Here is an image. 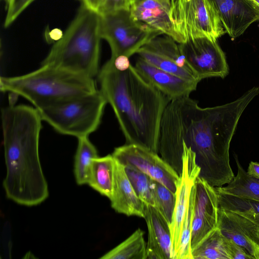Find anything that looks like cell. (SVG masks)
<instances>
[{
	"instance_id": "1",
	"label": "cell",
	"mask_w": 259,
	"mask_h": 259,
	"mask_svg": "<svg viewBox=\"0 0 259 259\" xmlns=\"http://www.w3.org/2000/svg\"><path fill=\"white\" fill-rule=\"evenodd\" d=\"M258 94L259 88L253 87L233 102L207 108L189 96L170 100L161 123V157L180 176L185 146L195 153L199 177L214 187L228 184L235 176L230 164L231 141L244 110Z\"/></svg>"
},
{
	"instance_id": "2",
	"label": "cell",
	"mask_w": 259,
	"mask_h": 259,
	"mask_svg": "<svg viewBox=\"0 0 259 259\" xmlns=\"http://www.w3.org/2000/svg\"><path fill=\"white\" fill-rule=\"evenodd\" d=\"M97 76L99 90L113 109L126 144L158 154L161 120L171 100L147 81L126 56L111 57Z\"/></svg>"
},
{
	"instance_id": "3",
	"label": "cell",
	"mask_w": 259,
	"mask_h": 259,
	"mask_svg": "<svg viewBox=\"0 0 259 259\" xmlns=\"http://www.w3.org/2000/svg\"><path fill=\"white\" fill-rule=\"evenodd\" d=\"M7 197L26 206L37 205L49 196L48 185L39 156L42 121L38 110L26 105L1 110Z\"/></svg>"
},
{
	"instance_id": "4",
	"label": "cell",
	"mask_w": 259,
	"mask_h": 259,
	"mask_svg": "<svg viewBox=\"0 0 259 259\" xmlns=\"http://www.w3.org/2000/svg\"><path fill=\"white\" fill-rule=\"evenodd\" d=\"M0 89L23 97L37 109L98 90L94 78L51 65L23 75L2 76Z\"/></svg>"
},
{
	"instance_id": "5",
	"label": "cell",
	"mask_w": 259,
	"mask_h": 259,
	"mask_svg": "<svg viewBox=\"0 0 259 259\" xmlns=\"http://www.w3.org/2000/svg\"><path fill=\"white\" fill-rule=\"evenodd\" d=\"M100 14L81 5L62 38L41 65H51L94 78L99 71Z\"/></svg>"
},
{
	"instance_id": "6",
	"label": "cell",
	"mask_w": 259,
	"mask_h": 259,
	"mask_svg": "<svg viewBox=\"0 0 259 259\" xmlns=\"http://www.w3.org/2000/svg\"><path fill=\"white\" fill-rule=\"evenodd\" d=\"M107 103L98 90L37 110L42 120L56 132L79 139L89 137L98 128Z\"/></svg>"
},
{
	"instance_id": "7",
	"label": "cell",
	"mask_w": 259,
	"mask_h": 259,
	"mask_svg": "<svg viewBox=\"0 0 259 259\" xmlns=\"http://www.w3.org/2000/svg\"><path fill=\"white\" fill-rule=\"evenodd\" d=\"M100 14V34L109 45L113 57H130L154 37L162 33L136 21L130 10Z\"/></svg>"
},
{
	"instance_id": "8",
	"label": "cell",
	"mask_w": 259,
	"mask_h": 259,
	"mask_svg": "<svg viewBox=\"0 0 259 259\" xmlns=\"http://www.w3.org/2000/svg\"><path fill=\"white\" fill-rule=\"evenodd\" d=\"M168 12L175 30L184 42L200 37L217 40L226 33L209 0H169Z\"/></svg>"
},
{
	"instance_id": "9",
	"label": "cell",
	"mask_w": 259,
	"mask_h": 259,
	"mask_svg": "<svg viewBox=\"0 0 259 259\" xmlns=\"http://www.w3.org/2000/svg\"><path fill=\"white\" fill-rule=\"evenodd\" d=\"M180 47L187 64L199 81L228 75L225 54L217 40L197 37L180 43Z\"/></svg>"
},
{
	"instance_id": "10",
	"label": "cell",
	"mask_w": 259,
	"mask_h": 259,
	"mask_svg": "<svg viewBox=\"0 0 259 259\" xmlns=\"http://www.w3.org/2000/svg\"><path fill=\"white\" fill-rule=\"evenodd\" d=\"M112 155L124 166L137 168L175 194L179 175L157 153L139 145L126 144L115 148Z\"/></svg>"
},
{
	"instance_id": "11",
	"label": "cell",
	"mask_w": 259,
	"mask_h": 259,
	"mask_svg": "<svg viewBox=\"0 0 259 259\" xmlns=\"http://www.w3.org/2000/svg\"><path fill=\"white\" fill-rule=\"evenodd\" d=\"M218 228L225 237L259 259V214L250 208L232 210L219 206Z\"/></svg>"
},
{
	"instance_id": "12",
	"label": "cell",
	"mask_w": 259,
	"mask_h": 259,
	"mask_svg": "<svg viewBox=\"0 0 259 259\" xmlns=\"http://www.w3.org/2000/svg\"><path fill=\"white\" fill-rule=\"evenodd\" d=\"M159 36L143 46L137 54L159 69L198 84L200 81L187 64L180 43L168 35Z\"/></svg>"
},
{
	"instance_id": "13",
	"label": "cell",
	"mask_w": 259,
	"mask_h": 259,
	"mask_svg": "<svg viewBox=\"0 0 259 259\" xmlns=\"http://www.w3.org/2000/svg\"><path fill=\"white\" fill-rule=\"evenodd\" d=\"M195 205L191 235L192 250L218 228L219 199L215 187L198 177L195 184Z\"/></svg>"
},
{
	"instance_id": "14",
	"label": "cell",
	"mask_w": 259,
	"mask_h": 259,
	"mask_svg": "<svg viewBox=\"0 0 259 259\" xmlns=\"http://www.w3.org/2000/svg\"><path fill=\"white\" fill-rule=\"evenodd\" d=\"M182 171L177 185L176 203L171 223L169 226L171 241V259H175L181 237L182 226L189 202L192 188L200 169L196 162L195 153L182 146Z\"/></svg>"
},
{
	"instance_id": "15",
	"label": "cell",
	"mask_w": 259,
	"mask_h": 259,
	"mask_svg": "<svg viewBox=\"0 0 259 259\" xmlns=\"http://www.w3.org/2000/svg\"><path fill=\"white\" fill-rule=\"evenodd\" d=\"M229 35L235 39L259 21V6L253 0H209Z\"/></svg>"
},
{
	"instance_id": "16",
	"label": "cell",
	"mask_w": 259,
	"mask_h": 259,
	"mask_svg": "<svg viewBox=\"0 0 259 259\" xmlns=\"http://www.w3.org/2000/svg\"><path fill=\"white\" fill-rule=\"evenodd\" d=\"M134 66L147 81L171 100L189 96L198 84L159 69L140 57Z\"/></svg>"
},
{
	"instance_id": "17",
	"label": "cell",
	"mask_w": 259,
	"mask_h": 259,
	"mask_svg": "<svg viewBox=\"0 0 259 259\" xmlns=\"http://www.w3.org/2000/svg\"><path fill=\"white\" fill-rule=\"evenodd\" d=\"M148 230L147 259H171L169 225L157 208L145 204L144 218Z\"/></svg>"
},
{
	"instance_id": "18",
	"label": "cell",
	"mask_w": 259,
	"mask_h": 259,
	"mask_svg": "<svg viewBox=\"0 0 259 259\" xmlns=\"http://www.w3.org/2000/svg\"><path fill=\"white\" fill-rule=\"evenodd\" d=\"M114 159L113 188L109 199L112 208L127 216L144 218L145 203L136 193L124 166Z\"/></svg>"
},
{
	"instance_id": "19",
	"label": "cell",
	"mask_w": 259,
	"mask_h": 259,
	"mask_svg": "<svg viewBox=\"0 0 259 259\" xmlns=\"http://www.w3.org/2000/svg\"><path fill=\"white\" fill-rule=\"evenodd\" d=\"M130 12L136 21L171 37L179 43L184 42L175 30L169 16L168 7L158 0H143L131 6Z\"/></svg>"
},
{
	"instance_id": "20",
	"label": "cell",
	"mask_w": 259,
	"mask_h": 259,
	"mask_svg": "<svg viewBox=\"0 0 259 259\" xmlns=\"http://www.w3.org/2000/svg\"><path fill=\"white\" fill-rule=\"evenodd\" d=\"M114 161L112 154L93 158L88 182L91 188L109 199L113 192Z\"/></svg>"
},
{
	"instance_id": "21",
	"label": "cell",
	"mask_w": 259,
	"mask_h": 259,
	"mask_svg": "<svg viewBox=\"0 0 259 259\" xmlns=\"http://www.w3.org/2000/svg\"><path fill=\"white\" fill-rule=\"evenodd\" d=\"M237 172L226 186L215 187L217 191L237 197L259 201V180L249 176L235 157Z\"/></svg>"
},
{
	"instance_id": "22",
	"label": "cell",
	"mask_w": 259,
	"mask_h": 259,
	"mask_svg": "<svg viewBox=\"0 0 259 259\" xmlns=\"http://www.w3.org/2000/svg\"><path fill=\"white\" fill-rule=\"evenodd\" d=\"M144 232L137 229L130 236L100 257L101 259H147Z\"/></svg>"
},
{
	"instance_id": "23",
	"label": "cell",
	"mask_w": 259,
	"mask_h": 259,
	"mask_svg": "<svg viewBox=\"0 0 259 259\" xmlns=\"http://www.w3.org/2000/svg\"><path fill=\"white\" fill-rule=\"evenodd\" d=\"M74 157V174L78 185L88 184L92 160L98 156V151L88 137L78 139Z\"/></svg>"
},
{
	"instance_id": "24",
	"label": "cell",
	"mask_w": 259,
	"mask_h": 259,
	"mask_svg": "<svg viewBox=\"0 0 259 259\" xmlns=\"http://www.w3.org/2000/svg\"><path fill=\"white\" fill-rule=\"evenodd\" d=\"M224 239L219 228L214 230L192 250L193 259H230Z\"/></svg>"
},
{
	"instance_id": "25",
	"label": "cell",
	"mask_w": 259,
	"mask_h": 259,
	"mask_svg": "<svg viewBox=\"0 0 259 259\" xmlns=\"http://www.w3.org/2000/svg\"><path fill=\"white\" fill-rule=\"evenodd\" d=\"M151 188L155 205L169 226L172 220L176 203V195L168 188L151 178Z\"/></svg>"
},
{
	"instance_id": "26",
	"label": "cell",
	"mask_w": 259,
	"mask_h": 259,
	"mask_svg": "<svg viewBox=\"0 0 259 259\" xmlns=\"http://www.w3.org/2000/svg\"><path fill=\"white\" fill-rule=\"evenodd\" d=\"M195 205V187L193 185L183 221L181 237L175 259H193L191 248V235Z\"/></svg>"
},
{
	"instance_id": "27",
	"label": "cell",
	"mask_w": 259,
	"mask_h": 259,
	"mask_svg": "<svg viewBox=\"0 0 259 259\" xmlns=\"http://www.w3.org/2000/svg\"><path fill=\"white\" fill-rule=\"evenodd\" d=\"M126 174L137 196L145 203L155 207L151 188V178L147 174L132 166H124Z\"/></svg>"
},
{
	"instance_id": "28",
	"label": "cell",
	"mask_w": 259,
	"mask_h": 259,
	"mask_svg": "<svg viewBox=\"0 0 259 259\" xmlns=\"http://www.w3.org/2000/svg\"><path fill=\"white\" fill-rule=\"evenodd\" d=\"M217 192L220 207L232 210L250 208L259 214V201L237 197Z\"/></svg>"
},
{
	"instance_id": "29",
	"label": "cell",
	"mask_w": 259,
	"mask_h": 259,
	"mask_svg": "<svg viewBox=\"0 0 259 259\" xmlns=\"http://www.w3.org/2000/svg\"><path fill=\"white\" fill-rule=\"evenodd\" d=\"M35 0H10L7 8L4 26H10Z\"/></svg>"
},
{
	"instance_id": "30",
	"label": "cell",
	"mask_w": 259,
	"mask_h": 259,
	"mask_svg": "<svg viewBox=\"0 0 259 259\" xmlns=\"http://www.w3.org/2000/svg\"><path fill=\"white\" fill-rule=\"evenodd\" d=\"M224 241L226 250L230 259L253 258L245 249L231 239L225 237Z\"/></svg>"
},
{
	"instance_id": "31",
	"label": "cell",
	"mask_w": 259,
	"mask_h": 259,
	"mask_svg": "<svg viewBox=\"0 0 259 259\" xmlns=\"http://www.w3.org/2000/svg\"><path fill=\"white\" fill-rule=\"evenodd\" d=\"M129 0H105L98 12L100 14L111 13L122 10H130Z\"/></svg>"
},
{
	"instance_id": "32",
	"label": "cell",
	"mask_w": 259,
	"mask_h": 259,
	"mask_svg": "<svg viewBox=\"0 0 259 259\" xmlns=\"http://www.w3.org/2000/svg\"><path fill=\"white\" fill-rule=\"evenodd\" d=\"M63 35V34L62 31L59 29L56 28L49 31L48 34H46V38L49 43H51L53 41H55V42L60 39Z\"/></svg>"
},
{
	"instance_id": "33",
	"label": "cell",
	"mask_w": 259,
	"mask_h": 259,
	"mask_svg": "<svg viewBox=\"0 0 259 259\" xmlns=\"http://www.w3.org/2000/svg\"><path fill=\"white\" fill-rule=\"evenodd\" d=\"M246 172L249 176L259 180V163L250 161Z\"/></svg>"
},
{
	"instance_id": "34",
	"label": "cell",
	"mask_w": 259,
	"mask_h": 259,
	"mask_svg": "<svg viewBox=\"0 0 259 259\" xmlns=\"http://www.w3.org/2000/svg\"><path fill=\"white\" fill-rule=\"evenodd\" d=\"M81 5L85 7L98 12L99 4L98 0H79Z\"/></svg>"
},
{
	"instance_id": "35",
	"label": "cell",
	"mask_w": 259,
	"mask_h": 259,
	"mask_svg": "<svg viewBox=\"0 0 259 259\" xmlns=\"http://www.w3.org/2000/svg\"><path fill=\"white\" fill-rule=\"evenodd\" d=\"M129 1H130L131 7V6L136 4L143 0H129Z\"/></svg>"
},
{
	"instance_id": "36",
	"label": "cell",
	"mask_w": 259,
	"mask_h": 259,
	"mask_svg": "<svg viewBox=\"0 0 259 259\" xmlns=\"http://www.w3.org/2000/svg\"><path fill=\"white\" fill-rule=\"evenodd\" d=\"M160 3H161L164 5L167 6L168 7V3L169 0H158Z\"/></svg>"
},
{
	"instance_id": "37",
	"label": "cell",
	"mask_w": 259,
	"mask_h": 259,
	"mask_svg": "<svg viewBox=\"0 0 259 259\" xmlns=\"http://www.w3.org/2000/svg\"><path fill=\"white\" fill-rule=\"evenodd\" d=\"M98 4H99V8H98V10H99V8L103 4V3L104 2L105 0H98Z\"/></svg>"
},
{
	"instance_id": "38",
	"label": "cell",
	"mask_w": 259,
	"mask_h": 259,
	"mask_svg": "<svg viewBox=\"0 0 259 259\" xmlns=\"http://www.w3.org/2000/svg\"><path fill=\"white\" fill-rule=\"evenodd\" d=\"M4 1L6 3V6H7L8 5V4H9V3L10 0H4Z\"/></svg>"
},
{
	"instance_id": "39",
	"label": "cell",
	"mask_w": 259,
	"mask_h": 259,
	"mask_svg": "<svg viewBox=\"0 0 259 259\" xmlns=\"http://www.w3.org/2000/svg\"><path fill=\"white\" fill-rule=\"evenodd\" d=\"M259 6V0H253Z\"/></svg>"
}]
</instances>
